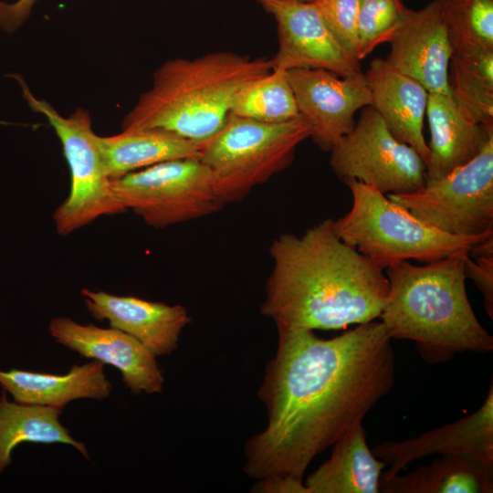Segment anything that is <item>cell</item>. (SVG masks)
Masks as SVG:
<instances>
[{
    "mask_svg": "<svg viewBox=\"0 0 493 493\" xmlns=\"http://www.w3.org/2000/svg\"><path fill=\"white\" fill-rule=\"evenodd\" d=\"M391 340L375 320L327 340L313 330L278 331L257 393L267 425L244 449L255 491L305 493L310 462L362 424L393 387Z\"/></svg>",
    "mask_w": 493,
    "mask_h": 493,
    "instance_id": "6da1fadb",
    "label": "cell"
},
{
    "mask_svg": "<svg viewBox=\"0 0 493 493\" xmlns=\"http://www.w3.org/2000/svg\"><path fill=\"white\" fill-rule=\"evenodd\" d=\"M262 315L278 331L342 330L379 319L389 295L383 269L344 243L327 218L269 247Z\"/></svg>",
    "mask_w": 493,
    "mask_h": 493,
    "instance_id": "7a4b0ae2",
    "label": "cell"
},
{
    "mask_svg": "<svg viewBox=\"0 0 493 493\" xmlns=\"http://www.w3.org/2000/svg\"><path fill=\"white\" fill-rule=\"evenodd\" d=\"M456 255L416 266L401 261L386 269L389 295L380 316L391 339L412 341L431 364L456 354L493 351L466 289L465 260Z\"/></svg>",
    "mask_w": 493,
    "mask_h": 493,
    "instance_id": "3957f363",
    "label": "cell"
},
{
    "mask_svg": "<svg viewBox=\"0 0 493 493\" xmlns=\"http://www.w3.org/2000/svg\"><path fill=\"white\" fill-rule=\"evenodd\" d=\"M272 68L271 58L228 51L170 59L154 72L122 130H163L202 145L224 126L237 93Z\"/></svg>",
    "mask_w": 493,
    "mask_h": 493,
    "instance_id": "277c9868",
    "label": "cell"
},
{
    "mask_svg": "<svg viewBox=\"0 0 493 493\" xmlns=\"http://www.w3.org/2000/svg\"><path fill=\"white\" fill-rule=\"evenodd\" d=\"M350 189V211L337 220V236L381 269L401 261L425 264L456 255H468L493 231L477 236L445 233L411 215L386 194L355 179L343 182Z\"/></svg>",
    "mask_w": 493,
    "mask_h": 493,
    "instance_id": "5b68a950",
    "label": "cell"
},
{
    "mask_svg": "<svg viewBox=\"0 0 493 493\" xmlns=\"http://www.w3.org/2000/svg\"><path fill=\"white\" fill-rule=\"evenodd\" d=\"M301 114L279 123L229 114L224 126L202 144L199 159L212 173L224 205L240 201L256 186L288 167L299 144L310 138Z\"/></svg>",
    "mask_w": 493,
    "mask_h": 493,
    "instance_id": "8992f818",
    "label": "cell"
},
{
    "mask_svg": "<svg viewBox=\"0 0 493 493\" xmlns=\"http://www.w3.org/2000/svg\"><path fill=\"white\" fill-rule=\"evenodd\" d=\"M16 78L29 107L44 115L53 127L69 167V194L53 214L58 233L66 236L98 217L125 211L113 190L89 113L77 109L63 117L48 102L33 96L22 78Z\"/></svg>",
    "mask_w": 493,
    "mask_h": 493,
    "instance_id": "52a82bcc",
    "label": "cell"
},
{
    "mask_svg": "<svg viewBox=\"0 0 493 493\" xmlns=\"http://www.w3.org/2000/svg\"><path fill=\"white\" fill-rule=\"evenodd\" d=\"M112 186L125 210L153 227L205 217L224 205L199 157L153 164L112 179Z\"/></svg>",
    "mask_w": 493,
    "mask_h": 493,
    "instance_id": "ba28073f",
    "label": "cell"
},
{
    "mask_svg": "<svg viewBox=\"0 0 493 493\" xmlns=\"http://www.w3.org/2000/svg\"><path fill=\"white\" fill-rule=\"evenodd\" d=\"M422 222L445 233L477 236L493 231V137L468 163L410 194H386Z\"/></svg>",
    "mask_w": 493,
    "mask_h": 493,
    "instance_id": "9c48e42d",
    "label": "cell"
},
{
    "mask_svg": "<svg viewBox=\"0 0 493 493\" xmlns=\"http://www.w3.org/2000/svg\"><path fill=\"white\" fill-rule=\"evenodd\" d=\"M330 152V166L342 182L355 179L384 194H410L425 184L421 155L396 139L372 106Z\"/></svg>",
    "mask_w": 493,
    "mask_h": 493,
    "instance_id": "30bf717a",
    "label": "cell"
},
{
    "mask_svg": "<svg viewBox=\"0 0 493 493\" xmlns=\"http://www.w3.org/2000/svg\"><path fill=\"white\" fill-rule=\"evenodd\" d=\"M277 23L274 68H321L338 76L361 73L360 60L336 40L317 4L300 0H257Z\"/></svg>",
    "mask_w": 493,
    "mask_h": 493,
    "instance_id": "8fae6325",
    "label": "cell"
},
{
    "mask_svg": "<svg viewBox=\"0 0 493 493\" xmlns=\"http://www.w3.org/2000/svg\"><path fill=\"white\" fill-rule=\"evenodd\" d=\"M299 114L311 127L310 138L324 151L354 127V114L372 105L364 73L342 78L321 68L287 70Z\"/></svg>",
    "mask_w": 493,
    "mask_h": 493,
    "instance_id": "7c38bea8",
    "label": "cell"
},
{
    "mask_svg": "<svg viewBox=\"0 0 493 493\" xmlns=\"http://www.w3.org/2000/svg\"><path fill=\"white\" fill-rule=\"evenodd\" d=\"M390 467L380 486L414 460L428 456H459L493 470V383L482 405L454 423L403 441H385L372 449Z\"/></svg>",
    "mask_w": 493,
    "mask_h": 493,
    "instance_id": "4fadbf2b",
    "label": "cell"
},
{
    "mask_svg": "<svg viewBox=\"0 0 493 493\" xmlns=\"http://www.w3.org/2000/svg\"><path fill=\"white\" fill-rule=\"evenodd\" d=\"M49 332L57 343L117 368L132 393L163 391L164 377L156 356L131 335L113 327L82 325L66 317L52 319Z\"/></svg>",
    "mask_w": 493,
    "mask_h": 493,
    "instance_id": "5bb4252c",
    "label": "cell"
},
{
    "mask_svg": "<svg viewBox=\"0 0 493 493\" xmlns=\"http://www.w3.org/2000/svg\"><path fill=\"white\" fill-rule=\"evenodd\" d=\"M386 61L419 82L428 93H449L448 68L453 47L439 0L409 9L389 40Z\"/></svg>",
    "mask_w": 493,
    "mask_h": 493,
    "instance_id": "9a60e30c",
    "label": "cell"
},
{
    "mask_svg": "<svg viewBox=\"0 0 493 493\" xmlns=\"http://www.w3.org/2000/svg\"><path fill=\"white\" fill-rule=\"evenodd\" d=\"M81 295L89 313L97 320H108L135 338L155 356L173 353L179 338L190 322L182 305H169L132 296H117L101 290L82 288Z\"/></svg>",
    "mask_w": 493,
    "mask_h": 493,
    "instance_id": "2e32d148",
    "label": "cell"
},
{
    "mask_svg": "<svg viewBox=\"0 0 493 493\" xmlns=\"http://www.w3.org/2000/svg\"><path fill=\"white\" fill-rule=\"evenodd\" d=\"M372 107L392 134L412 146L427 164L430 151L424 137L427 90L416 80L397 70L386 59L374 58L364 73Z\"/></svg>",
    "mask_w": 493,
    "mask_h": 493,
    "instance_id": "e0dca14e",
    "label": "cell"
},
{
    "mask_svg": "<svg viewBox=\"0 0 493 493\" xmlns=\"http://www.w3.org/2000/svg\"><path fill=\"white\" fill-rule=\"evenodd\" d=\"M430 157L425 182L440 179L472 160L493 137V124L474 122L447 94L428 93Z\"/></svg>",
    "mask_w": 493,
    "mask_h": 493,
    "instance_id": "ac0fdd59",
    "label": "cell"
},
{
    "mask_svg": "<svg viewBox=\"0 0 493 493\" xmlns=\"http://www.w3.org/2000/svg\"><path fill=\"white\" fill-rule=\"evenodd\" d=\"M0 384L17 403L60 409L77 399H105L112 390V384L104 373V364L97 360L74 364L62 375L17 369L0 370Z\"/></svg>",
    "mask_w": 493,
    "mask_h": 493,
    "instance_id": "d6986e66",
    "label": "cell"
},
{
    "mask_svg": "<svg viewBox=\"0 0 493 493\" xmlns=\"http://www.w3.org/2000/svg\"><path fill=\"white\" fill-rule=\"evenodd\" d=\"M384 467L359 424L332 445L330 458L306 478L305 493H379Z\"/></svg>",
    "mask_w": 493,
    "mask_h": 493,
    "instance_id": "ffe728a7",
    "label": "cell"
},
{
    "mask_svg": "<svg viewBox=\"0 0 493 493\" xmlns=\"http://www.w3.org/2000/svg\"><path fill=\"white\" fill-rule=\"evenodd\" d=\"M98 140L111 179L162 162L199 157L202 147L157 129H125L112 136H99Z\"/></svg>",
    "mask_w": 493,
    "mask_h": 493,
    "instance_id": "44dd1931",
    "label": "cell"
},
{
    "mask_svg": "<svg viewBox=\"0 0 493 493\" xmlns=\"http://www.w3.org/2000/svg\"><path fill=\"white\" fill-rule=\"evenodd\" d=\"M63 409L9 402L5 391L0 396V475L11 465L13 450L23 442L66 444L89 459L84 443L76 440L60 423Z\"/></svg>",
    "mask_w": 493,
    "mask_h": 493,
    "instance_id": "7402d4cb",
    "label": "cell"
},
{
    "mask_svg": "<svg viewBox=\"0 0 493 493\" xmlns=\"http://www.w3.org/2000/svg\"><path fill=\"white\" fill-rule=\"evenodd\" d=\"M384 493H492L493 470L459 456H441L380 486Z\"/></svg>",
    "mask_w": 493,
    "mask_h": 493,
    "instance_id": "603a6c76",
    "label": "cell"
},
{
    "mask_svg": "<svg viewBox=\"0 0 493 493\" xmlns=\"http://www.w3.org/2000/svg\"><path fill=\"white\" fill-rule=\"evenodd\" d=\"M448 88L459 110L474 122L493 124V48L454 50Z\"/></svg>",
    "mask_w": 493,
    "mask_h": 493,
    "instance_id": "cb8c5ba5",
    "label": "cell"
},
{
    "mask_svg": "<svg viewBox=\"0 0 493 493\" xmlns=\"http://www.w3.org/2000/svg\"><path fill=\"white\" fill-rule=\"evenodd\" d=\"M231 114L267 123L296 119L300 114L287 70L272 68L246 85L236 95Z\"/></svg>",
    "mask_w": 493,
    "mask_h": 493,
    "instance_id": "d4e9b609",
    "label": "cell"
},
{
    "mask_svg": "<svg viewBox=\"0 0 493 493\" xmlns=\"http://www.w3.org/2000/svg\"><path fill=\"white\" fill-rule=\"evenodd\" d=\"M454 50L493 48V0H439Z\"/></svg>",
    "mask_w": 493,
    "mask_h": 493,
    "instance_id": "484cf974",
    "label": "cell"
},
{
    "mask_svg": "<svg viewBox=\"0 0 493 493\" xmlns=\"http://www.w3.org/2000/svg\"><path fill=\"white\" fill-rule=\"evenodd\" d=\"M408 11L401 0H359L356 58L389 42Z\"/></svg>",
    "mask_w": 493,
    "mask_h": 493,
    "instance_id": "4316f807",
    "label": "cell"
},
{
    "mask_svg": "<svg viewBox=\"0 0 493 493\" xmlns=\"http://www.w3.org/2000/svg\"><path fill=\"white\" fill-rule=\"evenodd\" d=\"M315 3L339 44L357 58L359 0H318Z\"/></svg>",
    "mask_w": 493,
    "mask_h": 493,
    "instance_id": "83f0119b",
    "label": "cell"
},
{
    "mask_svg": "<svg viewBox=\"0 0 493 493\" xmlns=\"http://www.w3.org/2000/svg\"><path fill=\"white\" fill-rule=\"evenodd\" d=\"M465 273L483 295L486 311L493 320V236L470 248L465 260Z\"/></svg>",
    "mask_w": 493,
    "mask_h": 493,
    "instance_id": "f1b7e54d",
    "label": "cell"
},
{
    "mask_svg": "<svg viewBox=\"0 0 493 493\" xmlns=\"http://www.w3.org/2000/svg\"><path fill=\"white\" fill-rule=\"evenodd\" d=\"M37 0L0 1V27L9 33L19 28L29 17Z\"/></svg>",
    "mask_w": 493,
    "mask_h": 493,
    "instance_id": "f546056e",
    "label": "cell"
},
{
    "mask_svg": "<svg viewBox=\"0 0 493 493\" xmlns=\"http://www.w3.org/2000/svg\"><path fill=\"white\" fill-rule=\"evenodd\" d=\"M300 1L309 2V3H314V2H317L318 0H300Z\"/></svg>",
    "mask_w": 493,
    "mask_h": 493,
    "instance_id": "4dcf8cb0",
    "label": "cell"
}]
</instances>
